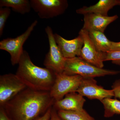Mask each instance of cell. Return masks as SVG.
Listing matches in <instances>:
<instances>
[{
	"label": "cell",
	"mask_w": 120,
	"mask_h": 120,
	"mask_svg": "<svg viewBox=\"0 0 120 120\" xmlns=\"http://www.w3.org/2000/svg\"><path fill=\"white\" fill-rule=\"evenodd\" d=\"M88 32L90 38L99 50L104 52H111L112 41L106 38L104 33L98 31Z\"/></svg>",
	"instance_id": "2e32d148"
},
{
	"label": "cell",
	"mask_w": 120,
	"mask_h": 120,
	"mask_svg": "<svg viewBox=\"0 0 120 120\" xmlns=\"http://www.w3.org/2000/svg\"><path fill=\"white\" fill-rule=\"evenodd\" d=\"M0 120H12L2 107L0 109Z\"/></svg>",
	"instance_id": "603a6c76"
},
{
	"label": "cell",
	"mask_w": 120,
	"mask_h": 120,
	"mask_svg": "<svg viewBox=\"0 0 120 120\" xmlns=\"http://www.w3.org/2000/svg\"><path fill=\"white\" fill-rule=\"evenodd\" d=\"M38 21L35 20L23 34L15 38L4 39L0 42V49L8 52L11 55L12 65L18 64L23 53V45L37 26Z\"/></svg>",
	"instance_id": "5b68a950"
},
{
	"label": "cell",
	"mask_w": 120,
	"mask_h": 120,
	"mask_svg": "<svg viewBox=\"0 0 120 120\" xmlns=\"http://www.w3.org/2000/svg\"><path fill=\"white\" fill-rule=\"evenodd\" d=\"M27 88L16 74H5L0 76V106L2 107L9 101Z\"/></svg>",
	"instance_id": "52a82bcc"
},
{
	"label": "cell",
	"mask_w": 120,
	"mask_h": 120,
	"mask_svg": "<svg viewBox=\"0 0 120 120\" xmlns=\"http://www.w3.org/2000/svg\"><path fill=\"white\" fill-rule=\"evenodd\" d=\"M86 101L84 97L77 92H71L62 99L54 102L53 107L57 111H78L83 109Z\"/></svg>",
	"instance_id": "4fadbf2b"
},
{
	"label": "cell",
	"mask_w": 120,
	"mask_h": 120,
	"mask_svg": "<svg viewBox=\"0 0 120 120\" xmlns=\"http://www.w3.org/2000/svg\"><path fill=\"white\" fill-rule=\"evenodd\" d=\"M52 106L50 107L44 114L35 120H50Z\"/></svg>",
	"instance_id": "7402d4cb"
},
{
	"label": "cell",
	"mask_w": 120,
	"mask_h": 120,
	"mask_svg": "<svg viewBox=\"0 0 120 120\" xmlns=\"http://www.w3.org/2000/svg\"><path fill=\"white\" fill-rule=\"evenodd\" d=\"M54 102L49 91L27 87L1 107L12 120H35L52 107Z\"/></svg>",
	"instance_id": "6da1fadb"
},
{
	"label": "cell",
	"mask_w": 120,
	"mask_h": 120,
	"mask_svg": "<svg viewBox=\"0 0 120 120\" xmlns=\"http://www.w3.org/2000/svg\"><path fill=\"white\" fill-rule=\"evenodd\" d=\"M115 98L120 99V79L117 80L112 86Z\"/></svg>",
	"instance_id": "44dd1931"
},
{
	"label": "cell",
	"mask_w": 120,
	"mask_h": 120,
	"mask_svg": "<svg viewBox=\"0 0 120 120\" xmlns=\"http://www.w3.org/2000/svg\"></svg>",
	"instance_id": "484cf974"
},
{
	"label": "cell",
	"mask_w": 120,
	"mask_h": 120,
	"mask_svg": "<svg viewBox=\"0 0 120 120\" xmlns=\"http://www.w3.org/2000/svg\"><path fill=\"white\" fill-rule=\"evenodd\" d=\"M105 109L104 116L112 117L115 114H120V101L112 98H105L101 101Z\"/></svg>",
	"instance_id": "ac0fdd59"
},
{
	"label": "cell",
	"mask_w": 120,
	"mask_h": 120,
	"mask_svg": "<svg viewBox=\"0 0 120 120\" xmlns=\"http://www.w3.org/2000/svg\"><path fill=\"white\" fill-rule=\"evenodd\" d=\"M120 51V42H114L112 41L111 52H117Z\"/></svg>",
	"instance_id": "d4e9b609"
},
{
	"label": "cell",
	"mask_w": 120,
	"mask_h": 120,
	"mask_svg": "<svg viewBox=\"0 0 120 120\" xmlns=\"http://www.w3.org/2000/svg\"><path fill=\"white\" fill-rule=\"evenodd\" d=\"M50 120H62L57 114V110L52 106Z\"/></svg>",
	"instance_id": "cb8c5ba5"
},
{
	"label": "cell",
	"mask_w": 120,
	"mask_h": 120,
	"mask_svg": "<svg viewBox=\"0 0 120 120\" xmlns=\"http://www.w3.org/2000/svg\"><path fill=\"white\" fill-rule=\"evenodd\" d=\"M83 79L79 75H69L64 72L57 74L49 91L50 96L56 101L62 99L69 93L76 92Z\"/></svg>",
	"instance_id": "277c9868"
},
{
	"label": "cell",
	"mask_w": 120,
	"mask_h": 120,
	"mask_svg": "<svg viewBox=\"0 0 120 120\" xmlns=\"http://www.w3.org/2000/svg\"><path fill=\"white\" fill-rule=\"evenodd\" d=\"M64 72L69 75H79L83 78H92L114 75L120 71L100 68L86 62L79 57L65 58Z\"/></svg>",
	"instance_id": "3957f363"
},
{
	"label": "cell",
	"mask_w": 120,
	"mask_h": 120,
	"mask_svg": "<svg viewBox=\"0 0 120 120\" xmlns=\"http://www.w3.org/2000/svg\"><path fill=\"white\" fill-rule=\"evenodd\" d=\"M57 112L62 120H95L84 109L75 111L58 110Z\"/></svg>",
	"instance_id": "e0dca14e"
},
{
	"label": "cell",
	"mask_w": 120,
	"mask_h": 120,
	"mask_svg": "<svg viewBox=\"0 0 120 120\" xmlns=\"http://www.w3.org/2000/svg\"><path fill=\"white\" fill-rule=\"evenodd\" d=\"M31 8L41 19H50L63 14L68 7L66 0H31Z\"/></svg>",
	"instance_id": "ba28073f"
},
{
	"label": "cell",
	"mask_w": 120,
	"mask_h": 120,
	"mask_svg": "<svg viewBox=\"0 0 120 120\" xmlns=\"http://www.w3.org/2000/svg\"><path fill=\"white\" fill-rule=\"evenodd\" d=\"M120 0H100L96 4L90 7H83L76 10L78 14L84 15L94 13L108 16L110 9L116 5H120Z\"/></svg>",
	"instance_id": "5bb4252c"
},
{
	"label": "cell",
	"mask_w": 120,
	"mask_h": 120,
	"mask_svg": "<svg viewBox=\"0 0 120 120\" xmlns=\"http://www.w3.org/2000/svg\"><path fill=\"white\" fill-rule=\"evenodd\" d=\"M79 35L82 36L83 40V46L80 57L94 66L103 68L106 52L98 49L90 38L88 31L82 29Z\"/></svg>",
	"instance_id": "9c48e42d"
},
{
	"label": "cell",
	"mask_w": 120,
	"mask_h": 120,
	"mask_svg": "<svg viewBox=\"0 0 120 120\" xmlns=\"http://www.w3.org/2000/svg\"><path fill=\"white\" fill-rule=\"evenodd\" d=\"M76 92L90 99H97L101 101L105 98L114 97L112 90H106L97 84L94 78H83Z\"/></svg>",
	"instance_id": "30bf717a"
},
{
	"label": "cell",
	"mask_w": 120,
	"mask_h": 120,
	"mask_svg": "<svg viewBox=\"0 0 120 120\" xmlns=\"http://www.w3.org/2000/svg\"><path fill=\"white\" fill-rule=\"evenodd\" d=\"M117 15L105 16L94 13L84 15V24L82 29L88 32L99 31L104 33L107 26L118 18Z\"/></svg>",
	"instance_id": "7c38bea8"
},
{
	"label": "cell",
	"mask_w": 120,
	"mask_h": 120,
	"mask_svg": "<svg viewBox=\"0 0 120 120\" xmlns=\"http://www.w3.org/2000/svg\"><path fill=\"white\" fill-rule=\"evenodd\" d=\"M112 61L115 64L120 65V51L106 53L105 61Z\"/></svg>",
	"instance_id": "ffe728a7"
},
{
	"label": "cell",
	"mask_w": 120,
	"mask_h": 120,
	"mask_svg": "<svg viewBox=\"0 0 120 120\" xmlns=\"http://www.w3.org/2000/svg\"><path fill=\"white\" fill-rule=\"evenodd\" d=\"M56 42L65 58L80 57L83 45V40L79 35L75 38L67 40L57 34H54Z\"/></svg>",
	"instance_id": "8fae6325"
},
{
	"label": "cell",
	"mask_w": 120,
	"mask_h": 120,
	"mask_svg": "<svg viewBox=\"0 0 120 120\" xmlns=\"http://www.w3.org/2000/svg\"><path fill=\"white\" fill-rule=\"evenodd\" d=\"M18 64L15 74L27 88L38 91L49 92L56 80V73L46 68L35 65L29 54L25 50Z\"/></svg>",
	"instance_id": "7a4b0ae2"
},
{
	"label": "cell",
	"mask_w": 120,
	"mask_h": 120,
	"mask_svg": "<svg viewBox=\"0 0 120 120\" xmlns=\"http://www.w3.org/2000/svg\"><path fill=\"white\" fill-rule=\"evenodd\" d=\"M0 7L11 8L22 15L29 13L31 8L30 0H0Z\"/></svg>",
	"instance_id": "9a60e30c"
},
{
	"label": "cell",
	"mask_w": 120,
	"mask_h": 120,
	"mask_svg": "<svg viewBox=\"0 0 120 120\" xmlns=\"http://www.w3.org/2000/svg\"><path fill=\"white\" fill-rule=\"evenodd\" d=\"M49 44V50L46 55L44 64L46 68L50 69L56 75L64 71L65 58L56 42L52 28L47 26L45 28Z\"/></svg>",
	"instance_id": "8992f818"
},
{
	"label": "cell",
	"mask_w": 120,
	"mask_h": 120,
	"mask_svg": "<svg viewBox=\"0 0 120 120\" xmlns=\"http://www.w3.org/2000/svg\"><path fill=\"white\" fill-rule=\"evenodd\" d=\"M11 9L0 7V37L2 36L5 23L11 13Z\"/></svg>",
	"instance_id": "d6986e66"
}]
</instances>
